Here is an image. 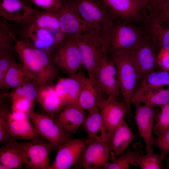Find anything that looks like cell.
<instances>
[{"mask_svg":"<svg viewBox=\"0 0 169 169\" xmlns=\"http://www.w3.org/2000/svg\"><path fill=\"white\" fill-rule=\"evenodd\" d=\"M11 99L12 111H19L28 114L32 110L34 101L24 97H17Z\"/></svg>","mask_w":169,"mask_h":169,"instance_id":"obj_39","label":"cell"},{"mask_svg":"<svg viewBox=\"0 0 169 169\" xmlns=\"http://www.w3.org/2000/svg\"><path fill=\"white\" fill-rule=\"evenodd\" d=\"M60 30L64 38L89 31L86 23L81 17L73 2L61 1L57 12Z\"/></svg>","mask_w":169,"mask_h":169,"instance_id":"obj_13","label":"cell"},{"mask_svg":"<svg viewBox=\"0 0 169 169\" xmlns=\"http://www.w3.org/2000/svg\"><path fill=\"white\" fill-rule=\"evenodd\" d=\"M163 159L160 154L153 152L145 155L142 152L136 158L135 166H139L141 169H162Z\"/></svg>","mask_w":169,"mask_h":169,"instance_id":"obj_34","label":"cell"},{"mask_svg":"<svg viewBox=\"0 0 169 169\" xmlns=\"http://www.w3.org/2000/svg\"><path fill=\"white\" fill-rule=\"evenodd\" d=\"M147 2H148V1H147Z\"/></svg>","mask_w":169,"mask_h":169,"instance_id":"obj_48","label":"cell"},{"mask_svg":"<svg viewBox=\"0 0 169 169\" xmlns=\"http://www.w3.org/2000/svg\"><path fill=\"white\" fill-rule=\"evenodd\" d=\"M164 86H167L169 88V72L162 69L155 70L144 78L134 93L162 88Z\"/></svg>","mask_w":169,"mask_h":169,"instance_id":"obj_31","label":"cell"},{"mask_svg":"<svg viewBox=\"0 0 169 169\" xmlns=\"http://www.w3.org/2000/svg\"><path fill=\"white\" fill-rule=\"evenodd\" d=\"M35 10L20 0H0L1 17L23 27L29 24Z\"/></svg>","mask_w":169,"mask_h":169,"instance_id":"obj_17","label":"cell"},{"mask_svg":"<svg viewBox=\"0 0 169 169\" xmlns=\"http://www.w3.org/2000/svg\"><path fill=\"white\" fill-rule=\"evenodd\" d=\"M65 38L56 46L51 55L54 64L69 77L74 76L83 66L78 47L71 36Z\"/></svg>","mask_w":169,"mask_h":169,"instance_id":"obj_5","label":"cell"},{"mask_svg":"<svg viewBox=\"0 0 169 169\" xmlns=\"http://www.w3.org/2000/svg\"><path fill=\"white\" fill-rule=\"evenodd\" d=\"M70 36L78 47L88 78L95 85L96 68L102 58L107 55L106 39L103 34L90 31Z\"/></svg>","mask_w":169,"mask_h":169,"instance_id":"obj_1","label":"cell"},{"mask_svg":"<svg viewBox=\"0 0 169 169\" xmlns=\"http://www.w3.org/2000/svg\"><path fill=\"white\" fill-rule=\"evenodd\" d=\"M0 161L8 169H22L24 164L19 143L14 137L0 148Z\"/></svg>","mask_w":169,"mask_h":169,"instance_id":"obj_24","label":"cell"},{"mask_svg":"<svg viewBox=\"0 0 169 169\" xmlns=\"http://www.w3.org/2000/svg\"><path fill=\"white\" fill-rule=\"evenodd\" d=\"M35 77L23 64L17 62L7 72L4 80L3 89L14 88L31 81Z\"/></svg>","mask_w":169,"mask_h":169,"instance_id":"obj_29","label":"cell"},{"mask_svg":"<svg viewBox=\"0 0 169 169\" xmlns=\"http://www.w3.org/2000/svg\"><path fill=\"white\" fill-rule=\"evenodd\" d=\"M23 160L27 167L33 169H50L49 154L53 147L38 135L29 141L19 143Z\"/></svg>","mask_w":169,"mask_h":169,"instance_id":"obj_6","label":"cell"},{"mask_svg":"<svg viewBox=\"0 0 169 169\" xmlns=\"http://www.w3.org/2000/svg\"><path fill=\"white\" fill-rule=\"evenodd\" d=\"M136 138L125 120H123L110 136V159L111 161H114L124 153Z\"/></svg>","mask_w":169,"mask_h":169,"instance_id":"obj_21","label":"cell"},{"mask_svg":"<svg viewBox=\"0 0 169 169\" xmlns=\"http://www.w3.org/2000/svg\"><path fill=\"white\" fill-rule=\"evenodd\" d=\"M17 62L14 54L8 51L0 52V87L3 89L6 75L10 68Z\"/></svg>","mask_w":169,"mask_h":169,"instance_id":"obj_37","label":"cell"},{"mask_svg":"<svg viewBox=\"0 0 169 169\" xmlns=\"http://www.w3.org/2000/svg\"><path fill=\"white\" fill-rule=\"evenodd\" d=\"M83 125L88 138L106 143L109 147L110 151V136L98 107L89 112Z\"/></svg>","mask_w":169,"mask_h":169,"instance_id":"obj_20","label":"cell"},{"mask_svg":"<svg viewBox=\"0 0 169 169\" xmlns=\"http://www.w3.org/2000/svg\"><path fill=\"white\" fill-rule=\"evenodd\" d=\"M153 144L159 149L161 157L163 159L165 158L169 154V129L154 137Z\"/></svg>","mask_w":169,"mask_h":169,"instance_id":"obj_38","label":"cell"},{"mask_svg":"<svg viewBox=\"0 0 169 169\" xmlns=\"http://www.w3.org/2000/svg\"><path fill=\"white\" fill-rule=\"evenodd\" d=\"M86 23L89 31L103 34L109 29L104 5L100 0H78L73 2Z\"/></svg>","mask_w":169,"mask_h":169,"instance_id":"obj_7","label":"cell"},{"mask_svg":"<svg viewBox=\"0 0 169 169\" xmlns=\"http://www.w3.org/2000/svg\"><path fill=\"white\" fill-rule=\"evenodd\" d=\"M27 25L48 30L62 36L64 38L61 32L59 17L57 12L40 11L35 9Z\"/></svg>","mask_w":169,"mask_h":169,"instance_id":"obj_28","label":"cell"},{"mask_svg":"<svg viewBox=\"0 0 169 169\" xmlns=\"http://www.w3.org/2000/svg\"><path fill=\"white\" fill-rule=\"evenodd\" d=\"M86 117L85 110L76 105L64 107L57 119L64 132L72 136L83 125Z\"/></svg>","mask_w":169,"mask_h":169,"instance_id":"obj_18","label":"cell"},{"mask_svg":"<svg viewBox=\"0 0 169 169\" xmlns=\"http://www.w3.org/2000/svg\"><path fill=\"white\" fill-rule=\"evenodd\" d=\"M20 0L25 4H26V3L28 1V0Z\"/></svg>","mask_w":169,"mask_h":169,"instance_id":"obj_47","label":"cell"},{"mask_svg":"<svg viewBox=\"0 0 169 169\" xmlns=\"http://www.w3.org/2000/svg\"><path fill=\"white\" fill-rule=\"evenodd\" d=\"M151 29L155 40L161 48L169 50V23L157 17Z\"/></svg>","mask_w":169,"mask_h":169,"instance_id":"obj_32","label":"cell"},{"mask_svg":"<svg viewBox=\"0 0 169 169\" xmlns=\"http://www.w3.org/2000/svg\"><path fill=\"white\" fill-rule=\"evenodd\" d=\"M157 114L153 131L158 136L169 129V103L161 107Z\"/></svg>","mask_w":169,"mask_h":169,"instance_id":"obj_36","label":"cell"},{"mask_svg":"<svg viewBox=\"0 0 169 169\" xmlns=\"http://www.w3.org/2000/svg\"><path fill=\"white\" fill-rule=\"evenodd\" d=\"M7 20L0 19V52L8 51L16 54L13 42L17 40Z\"/></svg>","mask_w":169,"mask_h":169,"instance_id":"obj_33","label":"cell"},{"mask_svg":"<svg viewBox=\"0 0 169 169\" xmlns=\"http://www.w3.org/2000/svg\"><path fill=\"white\" fill-rule=\"evenodd\" d=\"M0 169H8L7 166H6L5 165H4L1 163L0 164Z\"/></svg>","mask_w":169,"mask_h":169,"instance_id":"obj_46","label":"cell"},{"mask_svg":"<svg viewBox=\"0 0 169 169\" xmlns=\"http://www.w3.org/2000/svg\"><path fill=\"white\" fill-rule=\"evenodd\" d=\"M87 138V142L74 169H103L110 157V148L106 143Z\"/></svg>","mask_w":169,"mask_h":169,"instance_id":"obj_9","label":"cell"},{"mask_svg":"<svg viewBox=\"0 0 169 169\" xmlns=\"http://www.w3.org/2000/svg\"><path fill=\"white\" fill-rule=\"evenodd\" d=\"M95 80L99 100L105 98V94L118 100L121 93L117 70L114 61L107 55L102 58L96 68Z\"/></svg>","mask_w":169,"mask_h":169,"instance_id":"obj_3","label":"cell"},{"mask_svg":"<svg viewBox=\"0 0 169 169\" xmlns=\"http://www.w3.org/2000/svg\"><path fill=\"white\" fill-rule=\"evenodd\" d=\"M28 114L39 135L57 151L61 145L72 138V136L64 132L54 116L38 113L32 110Z\"/></svg>","mask_w":169,"mask_h":169,"instance_id":"obj_4","label":"cell"},{"mask_svg":"<svg viewBox=\"0 0 169 169\" xmlns=\"http://www.w3.org/2000/svg\"><path fill=\"white\" fill-rule=\"evenodd\" d=\"M14 49L22 64L34 76L38 86L45 85L40 65L39 49L22 39L15 42Z\"/></svg>","mask_w":169,"mask_h":169,"instance_id":"obj_16","label":"cell"},{"mask_svg":"<svg viewBox=\"0 0 169 169\" xmlns=\"http://www.w3.org/2000/svg\"><path fill=\"white\" fill-rule=\"evenodd\" d=\"M166 159V164L164 166H163L164 168L169 169V157L167 156L165 158Z\"/></svg>","mask_w":169,"mask_h":169,"instance_id":"obj_45","label":"cell"},{"mask_svg":"<svg viewBox=\"0 0 169 169\" xmlns=\"http://www.w3.org/2000/svg\"><path fill=\"white\" fill-rule=\"evenodd\" d=\"M131 102L161 107L169 103V88L153 89L135 92L132 97Z\"/></svg>","mask_w":169,"mask_h":169,"instance_id":"obj_26","label":"cell"},{"mask_svg":"<svg viewBox=\"0 0 169 169\" xmlns=\"http://www.w3.org/2000/svg\"></svg>","mask_w":169,"mask_h":169,"instance_id":"obj_49","label":"cell"},{"mask_svg":"<svg viewBox=\"0 0 169 169\" xmlns=\"http://www.w3.org/2000/svg\"><path fill=\"white\" fill-rule=\"evenodd\" d=\"M0 115L5 119L8 131L15 139L29 141L39 135L36 128L28 120H14Z\"/></svg>","mask_w":169,"mask_h":169,"instance_id":"obj_27","label":"cell"},{"mask_svg":"<svg viewBox=\"0 0 169 169\" xmlns=\"http://www.w3.org/2000/svg\"><path fill=\"white\" fill-rule=\"evenodd\" d=\"M87 142V138H71L63 144L57 151L50 169H68L75 166Z\"/></svg>","mask_w":169,"mask_h":169,"instance_id":"obj_15","label":"cell"},{"mask_svg":"<svg viewBox=\"0 0 169 169\" xmlns=\"http://www.w3.org/2000/svg\"><path fill=\"white\" fill-rule=\"evenodd\" d=\"M134 150L128 148L125 153L121 155L111 162H108L104 166L103 169H129L130 165L135 166L136 157L143 152V145L138 142L133 145Z\"/></svg>","mask_w":169,"mask_h":169,"instance_id":"obj_30","label":"cell"},{"mask_svg":"<svg viewBox=\"0 0 169 169\" xmlns=\"http://www.w3.org/2000/svg\"><path fill=\"white\" fill-rule=\"evenodd\" d=\"M157 61L158 67L169 72V50L161 48L157 55Z\"/></svg>","mask_w":169,"mask_h":169,"instance_id":"obj_41","label":"cell"},{"mask_svg":"<svg viewBox=\"0 0 169 169\" xmlns=\"http://www.w3.org/2000/svg\"><path fill=\"white\" fill-rule=\"evenodd\" d=\"M130 54L139 84L158 67L157 55L152 45L147 40L142 39L130 50Z\"/></svg>","mask_w":169,"mask_h":169,"instance_id":"obj_8","label":"cell"},{"mask_svg":"<svg viewBox=\"0 0 169 169\" xmlns=\"http://www.w3.org/2000/svg\"><path fill=\"white\" fill-rule=\"evenodd\" d=\"M147 1L148 3H149L152 7H155L159 12L166 0H147Z\"/></svg>","mask_w":169,"mask_h":169,"instance_id":"obj_44","label":"cell"},{"mask_svg":"<svg viewBox=\"0 0 169 169\" xmlns=\"http://www.w3.org/2000/svg\"><path fill=\"white\" fill-rule=\"evenodd\" d=\"M157 17L169 23V0H166Z\"/></svg>","mask_w":169,"mask_h":169,"instance_id":"obj_43","label":"cell"},{"mask_svg":"<svg viewBox=\"0 0 169 169\" xmlns=\"http://www.w3.org/2000/svg\"><path fill=\"white\" fill-rule=\"evenodd\" d=\"M36 100L51 115L59 113L64 107L53 84L38 86Z\"/></svg>","mask_w":169,"mask_h":169,"instance_id":"obj_23","label":"cell"},{"mask_svg":"<svg viewBox=\"0 0 169 169\" xmlns=\"http://www.w3.org/2000/svg\"><path fill=\"white\" fill-rule=\"evenodd\" d=\"M97 107L110 136L114 130L125 120L127 110L124 101L108 96L100 100Z\"/></svg>","mask_w":169,"mask_h":169,"instance_id":"obj_14","label":"cell"},{"mask_svg":"<svg viewBox=\"0 0 169 169\" xmlns=\"http://www.w3.org/2000/svg\"><path fill=\"white\" fill-rule=\"evenodd\" d=\"M54 86L64 107L79 105L80 81L78 72L72 77L59 78Z\"/></svg>","mask_w":169,"mask_h":169,"instance_id":"obj_19","label":"cell"},{"mask_svg":"<svg viewBox=\"0 0 169 169\" xmlns=\"http://www.w3.org/2000/svg\"><path fill=\"white\" fill-rule=\"evenodd\" d=\"M106 39L107 53L110 54L118 52L131 50L141 39L140 34L134 28L127 25L116 26L110 33Z\"/></svg>","mask_w":169,"mask_h":169,"instance_id":"obj_11","label":"cell"},{"mask_svg":"<svg viewBox=\"0 0 169 169\" xmlns=\"http://www.w3.org/2000/svg\"><path fill=\"white\" fill-rule=\"evenodd\" d=\"M110 59L114 61L117 69L120 93L127 107L126 115L130 120L132 116V97L139 84L130 50L114 53L111 55Z\"/></svg>","mask_w":169,"mask_h":169,"instance_id":"obj_2","label":"cell"},{"mask_svg":"<svg viewBox=\"0 0 169 169\" xmlns=\"http://www.w3.org/2000/svg\"><path fill=\"white\" fill-rule=\"evenodd\" d=\"M12 137L7 130L5 119L0 115V144L8 142Z\"/></svg>","mask_w":169,"mask_h":169,"instance_id":"obj_42","label":"cell"},{"mask_svg":"<svg viewBox=\"0 0 169 169\" xmlns=\"http://www.w3.org/2000/svg\"><path fill=\"white\" fill-rule=\"evenodd\" d=\"M21 39L51 56L57 45L63 40L60 35L48 30L30 25L23 27Z\"/></svg>","mask_w":169,"mask_h":169,"instance_id":"obj_12","label":"cell"},{"mask_svg":"<svg viewBox=\"0 0 169 169\" xmlns=\"http://www.w3.org/2000/svg\"><path fill=\"white\" fill-rule=\"evenodd\" d=\"M38 88V86L33 80L14 88L10 93L4 95L11 99L17 97H24L34 101L37 96Z\"/></svg>","mask_w":169,"mask_h":169,"instance_id":"obj_35","label":"cell"},{"mask_svg":"<svg viewBox=\"0 0 169 169\" xmlns=\"http://www.w3.org/2000/svg\"><path fill=\"white\" fill-rule=\"evenodd\" d=\"M136 108L134 119L140 136L145 143L146 154L153 152L152 132L157 114L156 107L140 103H133Z\"/></svg>","mask_w":169,"mask_h":169,"instance_id":"obj_10","label":"cell"},{"mask_svg":"<svg viewBox=\"0 0 169 169\" xmlns=\"http://www.w3.org/2000/svg\"><path fill=\"white\" fill-rule=\"evenodd\" d=\"M31 1L34 4L44 11L51 12H57L61 4V0H31Z\"/></svg>","mask_w":169,"mask_h":169,"instance_id":"obj_40","label":"cell"},{"mask_svg":"<svg viewBox=\"0 0 169 169\" xmlns=\"http://www.w3.org/2000/svg\"><path fill=\"white\" fill-rule=\"evenodd\" d=\"M80 81V88L78 103L80 106L88 112L97 107L99 98L96 89L89 78L78 71Z\"/></svg>","mask_w":169,"mask_h":169,"instance_id":"obj_25","label":"cell"},{"mask_svg":"<svg viewBox=\"0 0 169 169\" xmlns=\"http://www.w3.org/2000/svg\"><path fill=\"white\" fill-rule=\"evenodd\" d=\"M105 6L116 16L124 18L138 16L146 0H100Z\"/></svg>","mask_w":169,"mask_h":169,"instance_id":"obj_22","label":"cell"}]
</instances>
